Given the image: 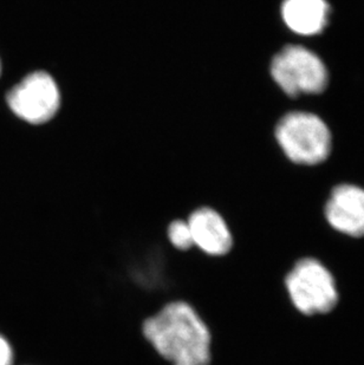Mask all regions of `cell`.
Returning a JSON list of instances; mask_svg holds the SVG:
<instances>
[{"mask_svg":"<svg viewBox=\"0 0 364 365\" xmlns=\"http://www.w3.org/2000/svg\"><path fill=\"white\" fill-rule=\"evenodd\" d=\"M330 11L327 0H283L279 7L283 24L299 38L320 35L327 28Z\"/></svg>","mask_w":364,"mask_h":365,"instance_id":"obj_7","label":"cell"},{"mask_svg":"<svg viewBox=\"0 0 364 365\" xmlns=\"http://www.w3.org/2000/svg\"><path fill=\"white\" fill-rule=\"evenodd\" d=\"M167 235H168L171 244L179 251H187L194 246L192 233H191L187 221H173L172 224L169 225Z\"/></svg>","mask_w":364,"mask_h":365,"instance_id":"obj_9","label":"cell"},{"mask_svg":"<svg viewBox=\"0 0 364 365\" xmlns=\"http://www.w3.org/2000/svg\"><path fill=\"white\" fill-rule=\"evenodd\" d=\"M143 336L155 351L172 365H210V329L186 302L167 304L143 323Z\"/></svg>","mask_w":364,"mask_h":365,"instance_id":"obj_1","label":"cell"},{"mask_svg":"<svg viewBox=\"0 0 364 365\" xmlns=\"http://www.w3.org/2000/svg\"><path fill=\"white\" fill-rule=\"evenodd\" d=\"M275 140L292 165L315 167L329 158L333 136L325 122L309 111H289L275 127Z\"/></svg>","mask_w":364,"mask_h":365,"instance_id":"obj_2","label":"cell"},{"mask_svg":"<svg viewBox=\"0 0 364 365\" xmlns=\"http://www.w3.org/2000/svg\"><path fill=\"white\" fill-rule=\"evenodd\" d=\"M324 219L330 227L342 235L364 237V188L342 183L330 190L324 202Z\"/></svg>","mask_w":364,"mask_h":365,"instance_id":"obj_6","label":"cell"},{"mask_svg":"<svg viewBox=\"0 0 364 365\" xmlns=\"http://www.w3.org/2000/svg\"><path fill=\"white\" fill-rule=\"evenodd\" d=\"M7 103L18 118L29 123L41 124L55 116L61 96L54 78L49 73L38 71L11 90Z\"/></svg>","mask_w":364,"mask_h":365,"instance_id":"obj_5","label":"cell"},{"mask_svg":"<svg viewBox=\"0 0 364 365\" xmlns=\"http://www.w3.org/2000/svg\"><path fill=\"white\" fill-rule=\"evenodd\" d=\"M292 303L304 314H327L336 305L337 289L331 273L315 259H303L286 278Z\"/></svg>","mask_w":364,"mask_h":365,"instance_id":"obj_4","label":"cell"},{"mask_svg":"<svg viewBox=\"0 0 364 365\" xmlns=\"http://www.w3.org/2000/svg\"><path fill=\"white\" fill-rule=\"evenodd\" d=\"M14 352L10 343L0 336V365H12Z\"/></svg>","mask_w":364,"mask_h":365,"instance_id":"obj_10","label":"cell"},{"mask_svg":"<svg viewBox=\"0 0 364 365\" xmlns=\"http://www.w3.org/2000/svg\"><path fill=\"white\" fill-rule=\"evenodd\" d=\"M270 77L291 100L323 93L328 70L320 56L300 44H288L270 62Z\"/></svg>","mask_w":364,"mask_h":365,"instance_id":"obj_3","label":"cell"},{"mask_svg":"<svg viewBox=\"0 0 364 365\" xmlns=\"http://www.w3.org/2000/svg\"><path fill=\"white\" fill-rule=\"evenodd\" d=\"M187 222L192 233L193 245L203 253L221 257L231 251L233 246L232 233L217 210L208 207L199 208L193 212Z\"/></svg>","mask_w":364,"mask_h":365,"instance_id":"obj_8","label":"cell"}]
</instances>
